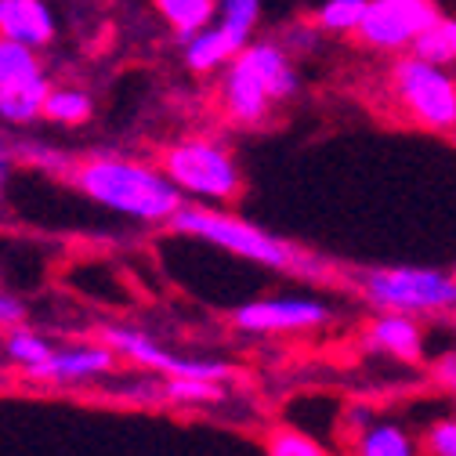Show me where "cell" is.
Instances as JSON below:
<instances>
[{
  "label": "cell",
  "mask_w": 456,
  "mask_h": 456,
  "mask_svg": "<svg viewBox=\"0 0 456 456\" xmlns=\"http://www.w3.org/2000/svg\"><path fill=\"white\" fill-rule=\"evenodd\" d=\"M366 340H370V348L387 352V355L403 359V362H417V359H420V348H424V345H420V326H417L413 315H406V312H387V315H380V319L370 326Z\"/></svg>",
  "instance_id": "cell-12"
},
{
  "label": "cell",
  "mask_w": 456,
  "mask_h": 456,
  "mask_svg": "<svg viewBox=\"0 0 456 456\" xmlns=\"http://www.w3.org/2000/svg\"><path fill=\"white\" fill-rule=\"evenodd\" d=\"M0 185H4V159H0Z\"/></svg>",
  "instance_id": "cell-27"
},
{
  "label": "cell",
  "mask_w": 456,
  "mask_h": 456,
  "mask_svg": "<svg viewBox=\"0 0 456 456\" xmlns=\"http://www.w3.org/2000/svg\"><path fill=\"white\" fill-rule=\"evenodd\" d=\"M438 19L435 0H370L355 37L377 51H403Z\"/></svg>",
  "instance_id": "cell-7"
},
{
  "label": "cell",
  "mask_w": 456,
  "mask_h": 456,
  "mask_svg": "<svg viewBox=\"0 0 456 456\" xmlns=\"http://www.w3.org/2000/svg\"><path fill=\"white\" fill-rule=\"evenodd\" d=\"M221 98H224V112L236 124H261L268 117V105H272V94H268L265 80L243 59L228 62V73H224V84H221Z\"/></svg>",
  "instance_id": "cell-10"
},
{
  "label": "cell",
  "mask_w": 456,
  "mask_h": 456,
  "mask_svg": "<svg viewBox=\"0 0 456 456\" xmlns=\"http://www.w3.org/2000/svg\"><path fill=\"white\" fill-rule=\"evenodd\" d=\"M44 117L54 124H84L91 117V98L77 87H62V91H51L44 102Z\"/></svg>",
  "instance_id": "cell-20"
},
{
  "label": "cell",
  "mask_w": 456,
  "mask_h": 456,
  "mask_svg": "<svg viewBox=\"0 0 456 456\" xmlns=\"http://www.w3.org/2000/svg\"><path fill=\"white\" fill-rule=\"evenodd\" d=\"M73 182L94 203L142 221H170L182 210V189L152 167L120 156H94L77 167Z\"/></svg>",
  "instance_id": "cell-1"
},
{
  "label": "cell",
  "mask_w": 456,
  "mask_h": 456,
  "mask_svg": "<svg viewBox=\"0 0 456 456\" xmlns=\"http://www.w3.org/2000/svg\"><path fill=\"white\" fill-rule=\"evenodd\" d=\"M428 452L431 456H456V420H442L428 431Z\"/></svg>",
  "instance_id": "cell-24"
},
{
  "label": "cell",
  "mask_w": 456,
  "mask_h": 456,
  "mask_svg": "<svg viewBox=\"0 0 456 456\" xmlns=\"http://www.w3.org/2000/svg\"><path fill=\"white\" fill-rule=\"evenodd\" d=\"M112 370V348H69V352H51L40 366H29V377H47V380H80L94 373Z\"/></svg>",
  "instance_id": "cell-13"
},
{
  "label": "cell",
  "mask_w": 456,
  "mask_h": 456,
  "mask_svg": "<svg viewBox=\"0 0 456 456\" xmlns=\"http://www.w3.org/2000/svg\"><path fill=\"white\" fill-rule=\"evenodd\" d=\"M362 294L377 312H449L456 308V275L435 268H373Z\"/></svg>",
  "instance_id": "cell-4"
},
{
  "label": "cell",
  "mask_w": 456,
  "mask_h": 456,
  "mask_svg": "<svg viewBox=\"0 0 456 456\" xmlns=\"http://www.w3.org/2000/svg\"><path fill=\"white\" fill-rule=\"evenodd\" d=\"M217 26L232 37L240 47L250 44V33L257 26V15H261V0H221L217 4Z\"/></svg>",
  "instance_id": "cell-17"
},
{
  "label": "cell",
  "mask_w": 456,
  "mask_h": 456,
  "mask_svg": "<svg viewBox=\"0 0 456 456\" xmlns=\"http://www.w3.org/2000/svg\"><path fill=\"white\" fill-rule=\"evenodd\" d=\"M366 8H370V0H326L315 12V26L330 33H355Z\"/></svg>",
  "instance_id": "cell-18"
},
{
  "label": "cell",
  "mask_w": 456,
  "mask_h": 456,
  "mask_svg": "<svg viewBox=\"0 0 456 456\" xmlns=\"http://www.w3.org/2000/svg\"><path fill=\"white\" fill-rule=\"evenodd\" d=\"M0 37L26 47L51 44L54 15L47 8V0H0Z\"/></svg>",
  "instance_id": "cell-11"
},
{
  "label": "cell",
  "mask_w": 456,
  "mask_h": 456,
  "mask_svg": "<svg viewBox=\"0 0 456 456\" xmlns=\"http://www.w3.org/2000/svg\"><path fill=\"white\" fill-rule=\"evenodd\" d=\"M175 232L185 236H200L214 247H224L247 261L279 268V272H297V275H322V265L315 257H308L305 250L282 243L268 232H261L257 224L236 217V214H221V210H203V207H182L175 217L167 221Z\"/></svg>",
  "instance_id": "cell-2"
},
{
  "label": "cell",
  "mask_w": 456,
  "mask_h": 456,
  "mask_svg": "<svg viewBox=\"0 0 456 456\" xmlns=\"http://www.w3.org/2000/svg\"><path fill=\"white\" fill-rule=\"evenodd\" d=\"M105 340L117 352H124L131 362L145 366V370H163L167 377H207V380H224L228 366L221 362H189V359H175V355H167L163 348H156L149 337L142 333H131V330H105Z\"/></svg>",
  "instance_id": "cell-9"
},
{
  "label": "cell",
  "mask_w": 456,
  "mask_h": 456,
  "mask_svg": "<svg viewBox=\"0 0 456 456\" xmlns=\"http://www.w3.org/2000/svg\"><path fill=\"white\" fill-rule=\"evenodd\" d=\"M163 395L175 398V403H221L224 398L221 384L207 380V377H170Z\"/></svg>",
  "instance_id": "cell-21"
},
{
  "label": "cell",
  "mask_w": 456,
  "mask_h": 456,
  "mask_svg": "<svg viewBox=\"0 0 456 456\" xmlns=\"http://www.w3.org/2000/svg\"><path fill=\"white\" fill-rule=\"evenodd\" d=\"M214 0H156V12L170 22L178 37H192L200 29H207V22L214 19Z\"/></svg>",
  "instance_id": "cell-15"
},
{
  "label": "cell",
  "mask_w": 456,
  "mask_h": 456,
  "mask_svg": "<svg viewBox=\"0 0 456 456\" xmlns=\"http://www.w3.org/2000/svg\"><path fill=\"white\" fill-rule=\"evenodd\" d=\"M391 94L406 117L424 131L456 127V80L445 66L428 62L420 54H406L391 66Z\"/></svg>",
  "instance_id": "cell-3"
},
{
  "label": "cell",
  "mask_w": 456,
  "mask_h": 456,
  "mask_svg": "<svg viewBox=\"0 0 456 456\" xmlns=\"http://www.w3.org/2000/svg\"><path fill=\"white\" fill-rule=\"evenodd\" d=\"M22 319V305L12 301V297H0V326L4 322H19Z\"/></svg>",
  "instance_id": "cell-26"
},
{
  "label": "cell",
  "mask_w": 456,
  "mask_h": 456,
  "mask_svg": "<svg viewBox=\"0 0 456 456\" xmlns=\"http://www.w3.org/2000/svg\"><path fill=\"white\" fill-rule=\"evenodd\" d=\"M51 84L40 69L37 47L0 37V117L12 124H29L44 112Z\"/></svg>",
  "instance_id": "cell-6"
},
{
  "label": "cell",
  "mask_w": 456,
  "mask_h": 456,
  "mask_svg": "<svg viewBox=\"0 0 456 456\" xmlns=\"http://www.w3.org/2000/svg\"><path fill=\"white\" fill-rule=\"evenodd\" d=\"M410 51L420 54V59H428V62H438V66L456 62V19H438L435 26H428L413 40Z\"/></svg>",
  "instance_id": "cell-16"
},
{
  "label": "cell",
  "mask_w": 456,
  "mask_h": 456,
  "mask_svg": "<svg viewBox=\"0 0 456 456\" xmlns=\"http://www.w3.org/2000/svg\"><path fill=\"white\" fill-rule=\"evenodd\" d=\"M163 167H167V178L175 182L182 192L217 200V203L232 200L243 185L236 159L228 156L217 142H203V138H192V142L167 149Z\"/></svg>",
  "instance_id": "cell-5"
},
{
  "label": "cell",
  "mask_w": 456,
  "mask_h": 456,
  "mask_svg": "<svg viewBox=\"0 0 456 456\" xmlns=\"http://www.w3.org/2000/svg\"><path fill=\"white\" fill-rule=\"evenodd\" d=\"M359 456H413V442L403 428L395 424H377L362 435Z\"/></svg>",
  "instance_id": "cell-19"
},
{
  "label": "cell",
  "mask_w": 456,
  "mask_h": 456,
  "mask_svg": "<svg viewBox=\"0 0 456 456\" xmlns=\"http://www.w3.org/2000/svg\"><path fill=\"white\" fill-rule=\"evenodd\" d=\"M8 355L29 370V366H40L44 359H51V348L44 345L37 333H29V330H12V337H8Z\"/></svg>",
  "instance_id": "cell-23"
},
{
  "label": "cell",
  "mask_w": 456,
  "mask_h": 456,
  "mask_svg": "<svg viewBox=\"0 0 456 456\" xmlns=\"http://www.w3.org/2000/svg\"><path fill=\"white\" fill-rule=\"evenodd\" d=\"M268 456H326L312 438H305L301 431L290 428H275L268 435Z\"/></svg>",
  "instance_id": "cell-22"
},
{
  "label": "cell",
  "mask_w": 456,
  "mask_h": 456,
  "mask_svg": "<svg viewBox=\"0 0 456 456\" xmlns=\"http://www.w3.org/2000/svg\"><path fill=\"white\" fill-rule=\"evenodd\" d=\"M435 373H438V380H442L449 391H456V355H445Z\"/></svg>",
  "instance_id": "cell-25"
},
{
  "label": "cell",
  "mask_w": 456,
  "mask_h": 456,
  "mask_svg": "<svg viewBox=\"0 0 456 456\" xmlns=\"http://www.w3.org/2000/svg\"><path fill=\"white\" fill-rule=\"evenodd\" d=\"M330 319V308L322 301L308 297H272V301H254L236 312V326L250 333H297L322 326Z\"/></svg>",
  "instance_id": "cell-8"
},
{
  "label": "cell",
  "mask_w": 456,
  "mask_h": 456,
  "mask_svg": "<svg viewBox=\"0 0 456 456\" xmlns=\"http://www.w3.org/2000/svg\"><path fill=\"white\" fill-rule=\"evenodd\" d=\"M243 47L228 37L221 26H207V29H200V33H192L189 37V44H185V62L196 69V73H210V69H217V66H228L236 59Z\"/></svg>",
  "instance_id": "cell-14"
}]
</instances>
